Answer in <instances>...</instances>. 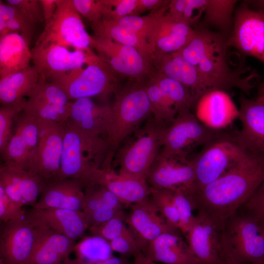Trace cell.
Returning <instances> with one entry per match:
<instances>
[{
    "label": "cell",
    "instance_id": "681fc988",
    "mask_svg": "<svg viewBox=\"0 0 264 264\" xmlns=\"http://www.w3.org/2000/svg\"><path fill=\"white\" fill-rule=\"evenodd\" d=\"M0 187L11 199L22 207L24 205L16 179L10 169L3 164L0 167Z\"/></svg>",
    "mask_w": 264,
    "mask_h": 264
},
{
    "label": "cell",
    "instance_id": "9a60e30c",
    "mask_svg": "<svg viewBox=\"0 0 264 264\" xmlns=\"http://www.w3.org/2000/svg\"><path fill=\"white\" fill-rule=\"evenodd\" d=\"M0 224V260L5 264H26L39 241L42 228L25 217Z\"/></svg>",
    "mask_w": 264,
    "mask_h": 264
},
{
    "label": "cell",
    "instance_id": "f907efd6",
    "mask_svg": "<svg viewBox=\"0 0 264 264\" xmlns=\"http://www.w3.org/2000/svg\"><path fill=\"white\" fill-rule=\"evenodd\" d=\"M26 212L22 206L11 199L0 187V220L1 222L20 219Z\"/></svg>",
    "mask_w": 264,
    "mask_h": 264
},
{
    "label": "cell",
    "instance_id": "7c38bea8",
    "mask_svg": "<svg viewBox=\"0 0 264 264\" xmlns=\"http://www.w3.org/2000/svg\"><path fill=\"white\" fill-rule=\"evenodd\" d=\"M37 121L38 143L27 170L38 175L45 183L60 180L65 123Z\"/></svg>",
    "mask_w": 264,
    "mask_h": 264
},
{
    "label": "cell",
    "instance_id": "ee69618b",
    "mask_svg": "<svg viewBox=\"0 0 264 264\" xmlns=\"http://www.w3.org/2000/svg\"><path fill=\"white\" fill-rule=\"evenodd\" d=\"M168 5L146 16H128L114 22L123 27L146 37L148 39V36L155 19L160 14L167 10Z\"/></svg>",
    "mask_w": 264,
    "mask_h": 264
},
{
    "label": "cell",
    "instance_id": "be15d7a7",
    "mask_svg": "<svg viewBox=\"0 0 264 264\" xmlns=\"http://www.w3.org/2000/svg\"><path fill=\"white\" fill-rule=\"evenodd\" d=\"M264 264V261L263 262L258 263H255V264Z\"/></svg>",
    "mask_w": 264,
    "mask_h": 264
},
{
    "label": "cell",
    "instance_id": "7a4b0ae2",
    "mask_svg": "<svg viewBox=\"0 0 264 264\" xmlns=\"http://www.w3.org/2000/svg\"><path fill=\"white\" fill-rule=\"evenodd\" d=\"M227 39L221 33L200 24L195 28L190 42L178 52L197 68L213 91L226 92L235 88L249 95L259 76L254 70L248 75H243L251 70L244 64L245 59L237 68L231 67Z\"/></svg>",
    "mask_w": 264,
    "mask_h": 264
},
{
    "label": "cell",
    "instance_id": "f6af8a7d",
    "mask_svg": "<svg viewBox=\"0 0 264 264\" xmlns=\"http://www.w3.org/2000/svg\"><path fill=\"white\" fill-rule=\"evenodd\" d=\"M75 9L90 24L102 21L106 12L104 0H72Z\"/></svg>",
    "mask_w": 264,
    "mask_h": 264
},
{
    "label": "cell",
    "instance_id": "4316f807",
    "mask_svg": "<svg viewBox=\"0 0 264 264\" xmlns=\"http://www.w3.org/2000/svg\"><path fill=\"white\" fill-rule=\"evenodd\" d=\"M179 233L161 234L150 242L142 252L155 263L199 264Z\"/></svg>",
    "mask_w": 264,
    "mask_h": 264
},
{
    "label": "cell",
    "instance_id": "7bdbcfd3",
    "mask_svg": "<svg viewBox=\"0 0 264 264\" xmlns=\"http://www.w3.org/2000/svg\"><path fill=\"white\" fill-rule=\"evenodd\" d=\"M173 197L179 217V229L184 236L194 223L196 216L191 201L182 188L173 189Z\"/></svg>",
    "mask_w": 264,
    "mask_h": 264
},
{
    "label": "cell",
    "instance_id": "6da1fadb",
    "mask_svg": "<svg viewBox=\"0 0 264 264\" xmlns=\"http://www.w3.org/2000/svg\"><path fill=\"white\" fill-rule=\"evenodd\" d=\"M264 180V154L248 151L221 177L198 189L186 191L194 210L209 218L221 230Z\"/></svg>",
    "mask_w": 264,
    "mask_h": 264
},
{
    "label": "cell",
    "instance_id": "9f6ffc18",
    "mask_svg": "<svg viewBox=\"0 0 264 264\" xmlns=\"http://www.w3.org/2000/svg\"><path fill=\"white\" fill-rule=\"evenodd\" d=\"M217 264H240L229 253L223 249L220 259Z\"/></svg>",
    "mask_w": 264,
    "mask_h": 264
},
{
    "label": "cell",
    "instance_id": "d6a6232c",
    "mask_svg": "<svg viewBox=\"0 0 264 264\" xmlns=\"http://www.w3.org/2000/svg\"><path fill=\"white\" fill-rule=\"evenodd\" d=\"M94 36L110 39L134 47L152 60L153 54L146 37L123 27L114 21L103 19L90 24Z\"/></svg>",
    "mask_w": 264,
    "mask_h": 264
},
{
    "label": "cell",
    "instance_id": "f35d334b",
    "mask_svg": "<svg viewBox=\"0 0 264 264\" xmlns=\"http://www.w3.org/2000/svg\"><path fill=\"white\" fill-rule=\"evenodd\" d=\"M8 167L18 182L24 205L33 207L38 200L45 182L38 175L31 172Z\"/></svg>",
    "mask_w": 264,
    "mask_h": 264
},
{
    "label": "cell",
    "instance_id": "cb8c5ba5",
    "mask_svg": "<svg viewBox=\"0 0 264 264\" xmlns=\"http://www.w3.org/2000/svg\"><path fill=\"white\" fill-rule=\"evenodd\" d=\"M238 117L242 127L234 135L237 142L248 151L264 154V104L242 96Z\"/></svg>",
    "mask_w": 264,
    "mask_h": 264
},
{
    "label": "cell",
    "instance_id": "c3c4849f",
    "mask_svg": "<svg viewBox=\"0 0 264 264\" xmlns=\"http://www.w3.org/2000/svg\"><path fill=\"white\" fill-rule=\"evenodd\" d=\"M6 2L15 6L29 22L34 24L44 22L40 0H7Z\"/></svg>",
    "mask_w": 264,
    "mask_h": 264
},
{
    "label": "cell",
    "instance_id": "816d5d0a",
    "mask_svg": "<svg viewBox=\"0 0 264 264\" xmlns=\"http://www.w3.org/2000/svg\"><path fill=\"white\" fill-rule=\"evenodd\" d=\"M242 207L259 221L264 220V180Z\"/></svg>",
    "mask_w": 264,
    "mask_h": 264
},
{
    "label": "cell",
    "instance_id": "6125c7cd",
    "mask_svg": "<svg viewBox=\"0 0 264 264\" xmlns=\"http://www.w3.org/2000/svg\"><path fill=\"white\" fill-rule=\"evenodd\" d=\"M259 224L261 232L264 237V220L259 221Z\"/></svg>",
    "mask_w": 264,
    "mask_h": 264
},
{
    "label": "cell",
    "instance_id": "7dc6e473",
    "mask_svg": "<svg viewBox=\"0 0 264 264\" xmlns=\"http://www.w3.org/2000/svg\"><path fill=\"white\" fill-rule=\"evenodd\" d=\"M108 242L113 251L118 253L120 256L124 258L134 257L142 252L141 246L130 230Z\"/></svg>",
    "mask_w": 264,
    "mask_h": 264
},
{
    "label": "cell",
    "instance_id": "4dcf8cb0",
    "mask_svg": "<svg viewBox=\"0 0 264 264\" xmlns=\"http://www.w3.org/2000/svg\"><path fill=\"white\" fill-rule=\"evenodd\" d=\"M29 45L16 33L0 38V78L30 66L32 54Z\"/></svg>",
    "mask_w": 264,
    "mask_h": 264
},
{
    "label": "cell",
    "instance_id": "6f0895ef",
    "mask_svg": "<svg viewBox=\"0 0 264 264\" xmlns=\"http://www.w3.org/2000/svg\"><path fill=\"white\" fill-rule=\"evenodd\" d=\"M133 264H155V262L147 257L142 252L134 257Z\"/></svg>",
    "mask_w": 264,
    "mask_h": 264
},
{
    "label": "cell",
    "instance_id": "680465c9",
    "mask_svg": "<svg viewBox=\"0 0 264 264\" xmlns=\"http://www.w3.org/2000/svg\"><path fill=\"white\" fill-rule=\"evenodd\" d=\"M64 264H97V262L84 261L79 258L72 259L67 257L63 262Z\"/></svg>",
    "mask_w": 264,
    "mask_h": 264
},
{
    "label": "cell",
    "instance_id": "484cf974",
    "mask_svg": "<svg viewBox=\"0 0 264 264\" xmlns=\"http://www.w3.org/2000/svg\"><path fill=\"white\" fill-rule=\"evenodd\" d=\"M85 187L83 181L74 178L46 183L37 202L32 208H56L82 211Z\"/></svg>",
    "mask_w": 264,
    "mask_h": 264
},
{
    "label": "cell",
    "instance_id": "2e32d148",
    "mask_svg": "<svg viewBox=\"0 0 264 264\" xmlns=\"http://www.w3.org/2000/svg\"><path fill=\"white\" fill-rule=\"evenodd\" d=\"M71 101L55 84L39 83L26 99L23 112L37 120L65 123L69 119Z\"/></svg>",
    "mask_w": 264,
    "mask_h": 264
},
{
    "label": "cell",
    "instance_id": "db71d44e",
    "mask_svg": "<svg viewBox=\"0 0 264 264\" xmlns=\"http://www.w3.org/2000/svg\"><path fill=\"white\" fill-rule=\"evenodd\" d=\"M170 0H137V3L133 15L139 16L147 11H156L167 6Z\"/></svg>",
    "mask_w": 264,
    "mask_h": 264
},
{
    "label": "cell",
    "instance_id": "44dd1931",
    "mask_svg": "<svg viewBox=\"0 0 264 264\" xmlns=\"http://www.w3.org/2000/svg\"><path fill=\"white\" fill-rule=\"evenodd\" d=\"M24 217L36 226L50 229L75 241L89 229L86 216L81 210L32 207Z\"/></svg>",
    "mask_w": 264,
    "mask_h": 264
},
{
    "label": "cell",
    "instance_id": "bcb514c9",
    "mask_svg": "<svg viewBox=\"0 0 264 264\" xmlns=\"http://www.w3.org/2000/svg\"><path fill=\"white\" fill-rule=\"evenodd\" d=\"M106 12L103 19L117 21L133 15L137 0H104Z\"/></svg>",
    "mask_w": 264,
    "mask_h": 264
},
{
    "label": "cell",
    "instance_id": "f1b7e54d",
    "mask_svg": "<svg viewBox=\"0 0 264 264\" xmlns=\"http://www.w3.org/2000/svg\"><path fill=\"white\" fill-rule=\"evenodd\" d=\"M41 227L42 232L39 241L26 264L61 263L75 250V241L50 229Z\"/></svg>",
    "mask_w": 264,
    "mask_h": 264
},
{
    "label": "cell",
    "instance_id": "d4e9b609",
    "mask_svg": "<svg viewBox=\"0 0 264 264\" xmlns=\"http://www.w3.org/2000/svg\"><path fill=\"white\" fill-rule=\"evenodd\" d=\"M100 185L115 195L125 206L150 196L151 188L145 180L121 175L114 169H97L89 179L88 185Z\"/></svg>",
    "mask_w": 264,
    "mask_h": 264
},
{
    "label": "cell",
    "instance_id": "11a10c76",
    "mask_svg": "<svg viewBox=\"0 0 264 264\" xmlns=\"http://www.w3.org/2000/svg\"><path fill=\"white\" fill-rule=\"evenodd\" d=\"M44 19V24L53 18L56 11L59 0H40Z\"/></svg>",
    "mask_w": 264,
    "mask_h": 264
},
{
    "label": "cell",
    "instance_id": "f546056e",
    "mask_svg": "<svg viewBox=\"0 0 264 264\" xmlns=\"http://www.w3.org/2000/svg\"><path fill=\"white\" fill-rule=\"evenodd\" d=\"M109 107L97 105L90 98L71 101L67 121L88 134L104 138L105 122Z\"/></svg>",
    "mask_w": 264,
    "mask_h": 264
},
{
    "label": "cell",
    "instance_id": "603a6c76",
    "mask_svg": "<svg viewBox=\"0 0 264 264\" xmlns=\"http://www.w3.org/2000/svg\"><path fill=\"white\" fill-rule=\"evenodd\" d=\"M154 71L174 79L188 88L198 101L212 89L197 68L178 52L154 56Z\"/></svg>",
    "mask_w": 264,
    "mask_h": 264
},
{
    "label": "cell",
    "instance_id": "ba28073f",
    "mask_svg": "<svg viewBox=\"0 0 264 264\" xmlns=\"http://www.w3.org/2000/svg\"><path fill=\"white\" fill-rule=\"evenodd\" d=\"M47 81L61 88L70 101L106 96L118 88L117 78L98 57L84 68L79 67L53 77Z\"/></svg>",
    "mask_w": 264,
    "mask_h": 264
},
{
    "label": "cell",
    "instance_id": "03108f58",
    "mask_svg": "<svg viewBox=\"0 0 264 264\" xmlns=\"http://www.w3.org/2000/svg\"><path fill=\"white\" fill-rule=\"evenodd\" d=\"M64 264L63 263H59V264Z\"/></svg>",
    "mask_w": 264,
    "mask_h": 264
},
{
    "label": "cell",
    "instance_id": "7402d4cb",
    "mask_svg": "<svg viewBox=\"0 0 264 264\" xmlns=\"http://www.w3.org/2000/svg\"><path fill=\"white\" fill-rule=\"evenodd\" d=\"M199 264H217L222 252L221 230L207 217L200 213L184 236Z\"/></svg>",
    "mask_w": 264,
    "mask_h": 264
},
{
    "label": "cell",
    "instance_id": "8d00e7d4",
    "mask_svg": "<svg viewBox=\"0 0 264 264\" xmlns=\"http://www.w3.org/2000/svg\"><path fill=\"white\" fill-rule=\"evenodd\" d=\"M145 86L154 120L169 126L178 112L175 105L151 78Z\"/></svg>",
    "mask_w": 264,
    "mask_h": 264
},
{
    "label": "cell",
    "instance_id": "74e56055",
    "mask_svg": "<svg viewBox=\"0 0 264 264\" xmlns=\"http://www.w3.org/2000/svg\"><path fill=\"white\" fill-rule=\"evenodd\" d=\"M104 206L119 210H123L125 206L106 187L98 184L86 186L84 189L82 211L87 214Z\"/></svg>",
    "mask_w": 264,
    "mask_h": 264
},
{
    "label": "cell",
    "instance_id": "9c48e42d",
    "mask_svg": "<svg viewBox=\"0 0 264 264\" xmlns=\"http://www.w3.org/2000/svg\"><path fill=\"white\" fill-rule=\"evenodd\" d=\"M91 48L116 76L145 84L154 72L152 60L132 46L93 36Z\"/></svg>",
    "mask_w": 264,
    "mask_h": 264
},
{
    "label": "cell",
    "instance_id": "ac0fdd59",
    "mask_svg": "<svg viewBox=\"0 0 264 264\" xmlns=\"http://www.w3.org/2000/svg\"><path fill=\"white\" fill-rule=\"evenodd\" d=\"M37 120L23 111L16 119L13 134L0 154L3 164L27 170L38 143Z\"/></svg>",
    "mask_w": 264,
    "mask_h": 264
},
{
    "label": "cell",
    "instance_id": "52a82bcc",
    "mask_svg": "<svg viewBox=\"0 0 264 264\" xmlns=\"http://www.w3.org/2000/svg\"><path fill=\"white\" fill-rule=\"evenodd\" d=\"M226 134L221 130L212 129L201 123L191 110L183 109L178 111L167 128L159 154L187 158L195 148L204 147Z\"/></svg>",
    "mask_w": 264,
    "mask_h": 264
},
{
    "label": "cell",
    "instance_id": "83f0119b",
    "mask_svg": "<svg viewBox=\"0 0 264 264\" xmlns=\"http://www.w3.org/2000/svg\"><path fill=\"white\" fill-rule=\"evenodd\" d=\"M196 116L205 125L222 130L239 116V109L226 92L215 90L198 101Z\"/></svg>",
    "mask_w": 264,
    "mask_h": 264
},
{
    "label": "cell",
    "instance_id": "e0dca14e",
    "mask_svg": "<svg viewBox=\"0 0 264 264\" xmlns=\"http://www.w3.org/2000/svg\"><path fill=\"white\" fill-rule=\"evenodd\" d=\"M196 179L193 159L164 156L159 154L148 172L146 181L153 189L192 188Z\"/></svg>",
    "mask_w": 264,
    "mask_h": 264
},
{
    "label": "cell",
    "instance_id": "d6986e66",
    "mask_svg": "<svg viewBox=\"0 0 264 264\" xmlns=\"http://www.w3.org/2000/svg\"><path fill=\"white\" fill-rule=\"evenodd\" d=\"M125 222L143 252L149 243L165 233H178L161 216L150 196L132 204Z\"/></svg>",
    "mask_w": 264,
    "mask_h": 264
},
{
    "label": "cell",
    "instance_id": "e575fe53",
    "mask_svg": "<svg viewBox=\"0 0 264 264\" xmlns=\"http://www.w3.org/2000/svg\"><path fill=\"white\" fill-rule=\"evenodd\" d=\"M35 26L15 6L0 0V38L9 33H16L30 45Z\"/></svg>",
    "mask_w": 264,
    "mask_h": 264
},
{
    "label": "cell",
    "instance_id": "60d3db41",
    "mask_svg": "<svg viewBox=\"0 0 264 264\" xmlns=\"http://www.w3.org/2000/svg\"><path fill=\"white\" fill-rule=\"evenodd\" d=\"M150 197L167 223L174 229L179 230L178 214L173 199L172 190L152 189Z\"/></svg>",
    "mask_w": 264,
    "mask_h": 264
},
{
    "label": "cell",
    "instance_id": "836d02e7",
    "mask_svg": "<svg viewBox=\"0 0 264 264\" xmlns=\"http://www.w3.org/2000/svg\"><path fill=\"white\" fill-rule=\"evenodd\" d=\"M235 0H207L202 24L228 38L233 25Z\"/></svg>",
    "mask_w": 264,
    "mask_h": 264
},
{
    "label": "cell",
    "instance_id": "f5cc1de1",
    "mask_svg": "<svg viewBox=\"0 0 264 264\" xmlns=\"http://www.w3.org/2000/svg\"><path fill=\"white\" fill-rule=\"evenodd\" d=\"M207 0H187L182 21L193 27L203 17ZM194 28V27H193Z\"/></svg>",
    "mask_w": 264,
    "mask_h": 264
},
{
    "label": "cell",
    "instance_id": "3957f363",
    "mask_svg": "<svg viewBox=\"0 0 264 264\" xmlns=\"http://www.w3.org/2000/svg\"><path fill=\"white\" fill-rule=\"evenodd\" d=\"M105 122L104 138L108 154L105 168L112 167L115 154L122 143L152 115L145 84L134 82L115 92Z\"/></svg>",
    "mask_w": 264,
    "mask_h": 264
},
{
    "label": "cell",
    "instance_id": "5b68a950",
    "mask_svg": "<svg viewBox=\"0 0 264 264\" xmlns=\"http://www.w3.org/2000/svg\"><path fill=\"white\" fill-rule=\"evenodd\" d=\"M168 127L156 122L153 115L150 116L143 126L134 132V136L117 150L112 168L118 167L117 172L121 175L145 180L162 147Z\"/></svg>",
    "mask_w": 264,
    "mask_h": 264
},
{
    "label": "cell",
    "instance_id": "8992f818",
    "mask_svg": "<svg viewBox=\"0 0 264 264\" xmlns=\"http://www.w3.org/2000/svg\"><path fill=\"white\" fill-rule=\"evenodd\" d=\"M259 220L251 214L237 211L221 230L222 248L240 264H253L264 261V237Z\"/></svg>",
    "mask_w": 264,
    "mask_h": 264
},
{
    "label": "cell",
    "instance_id": "5bb4252c",
    "mask_svg": "<svg viewBox=\"0 0 264 264\" xmlns=\"http://www.w3.org/2000/svg\"><path fill=\"white\" fill-rule=\"evenodd\" d=\"M32 61L40 76L39 83L88 65L98 58L91 49L71 50L55 44L36 45L31 49Z\"/></svg>",
    "mask_w": 264,
    "mask_h": 264
},
{
    "label": "cell",
    "instance_id": "ab89813d",
    "mask_svg": "<svg viewBox=\"0 0 264 264\" xmlns=\"http://www.w3.org/2000/svg\"><path fill=\"white\" fill-rule=\"evenodd\" d=\"M26 99L0 108V153L2 154L13 133L16 120L24 110Z\"/></svg>",
    "mask_w": 264,
    "mask_h": 264
},
{
    "label": "cell",
    "instance_id": "ffe728a7",
    "mask_svg": "<svg viewBox=\"0 0 264 264\" xmlns=\"http://www.w3.org/2000/svg\"><path fill=\"white\" fill-rule=\"evenodd\" d=\"M167 11L156 18L148 36L153 57L180 51L195 34V28L174 19Z\"/></svg>",
    "mask_w": 264,
    "mask_h": 264
},
{
    "label": "cell",
    "instance_id": "30bf717a",
    "mask_svg": "<svg viewBox=\"0 0 264 264\" xmlns=\"http://www.w3.org/2000/svg\"><path fill=\"white\" fill-rule=\"evenodd\" d=\"M81 17L72 0H59L53 18L45 24L35 44H55L69 49H91V36L87 31Z\"/></svg>",
    "mask_w": 264,
    "mask_h": 264
},
{
    "label": "cell",
    "instance_id": "94428289",
    "mask_svg": "<svg viewBox=\"0 0 264 264\" xmlns=\"http://www.w3.org/2000/svg\"><path fill=\"white\" fill-rule=\"evenodd\" d=\"M257 99L264 104V83L261 84L259 87L258 95Z\"/></svg>",
    "mask_w": 264,
    "mask_h": 264
},
{
    "label": "cell",
    "instance_id": "1f68e13d",
    "mask_svg": "<svg viewBox=\"0 0 264 264\" xmlns=\"http://www.w3.org/2000/svg\"><path fill=\"white\" fill-rule=\"evenodd\" d=\"M39 82V74L34 66L0 78L1 105L15 104L27 98Z\"/></svg>",
    "mask_w": 264,
    "mask_h": 264
},
{
    "label": "cell",
    "instance_id": "277c9868",
    "mask_svg": "<svg viewBox=\"0 0 264 264\" xmlns=\"http://www.w3.org/2000/svg\"><path fill=\"white\" fill-rule=\"evenodd\" d=\"M64 125L61 179H80L86 186L94 171L105 166L107 142L103 137L88 134L68 121Z\"/></svg>",
    "mask_w": 264,
    "mask_h": 264
},
{
    "label": "cell",
    "instance_id": "d590c367",
    "mask_svg": "<svg viewBox=\"0 0 264 264\" xmlns=\"http://www.w3.org/2000/svg\"><path fill=\"white\" fill-rule=\"evenodd\" d=\"M150 78L174 104L178 111L183 109L191 110L197 106L198 101L190 90L179 82L155 72Z\"/></svg>",
    "mask_w": 264,
    "mask_h": 264
},
{
    "label": "cell",
    "instance_id": "e7e4bbea",
    "mask_svg": "<svg viewBox=\"0 0 264 264\" xmlns=\"http://www.w3.org/2000/svg\"><path fill=\"white\" fill-rule=\"evenodd\" d=\"M0 264H5L2 261L0 260Z\"/></svg>",
    "mask_w": 264,
    "mask_h": 264
},
{
    "label": "cell",
    "instance_id": "91938a15",
    "mask_svg": "<svg viewBox=\"0 0 264 264\" xmlns=\"http://www.w3.org/2000/svg\"><path fill=\"white\" fill-rule=\"evenodd\" d=\"M248 4H251L259 8V10H264V0L245 1Z\"/></svg>",
    "mask_w": 264,
    "mask_h": 264
},
{
    "label": "cell",
    "instance_id": "b9f144b4",
    "mask_svg": "<svg viewBox=\"0 0 264 264\" xmlns=\"http://www.w3.org/2000/svg\"><path fill=\"white\" fill-rule=\"evenodd\" d=\"M126 215L122 210L107 221L88 230L93 236L109 242L130 231L125 222Z\"/></svg>",
    "mask_w": 264,
    "mask_h": 264
},
{
    "label": "cell",
    "instance_id": "8fae6325",
    "mask_svg": "<svg viewBox=\"0 0 264 264\" xmlns=\"http://www.w3.org/2000/svg\"><path fill=\"white\" fill-rule=\"evenodd\" d=\"M247 152L234 136L228 133L204 147L193 159L196 179L192 189L201 188L215 181L243 158Z\"/></svg>",
    "mask_w": 264,
    "mask_h": 264
},
{
    "label": "cell",
    "instance_id": "4fadbf2b",
    "mask_svg": "<svg viewBox=\"0 0 264 264\" xmlns=\"http://www.w3.org/2000/svg\"><path fill=\"white\" fill-rule=\"evenodd\" d=\"M226 44L243 58H255L264 65V10L252 9L245 1L237 7Z\"/></svg>",
    "mask_w": 264,
    "mask_h": 264
}]
</instances>
